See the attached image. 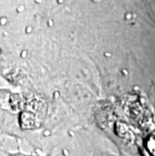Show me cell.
<instances>
[{
	"mask_svg": "<svg viewBox=\"0 0 155 156\" xmlns=\"http://www.w3.org/2000/svg\"><path fill=\"white\" fill-rule=\"evenodd\" d=\"M22 9H23V7H22V6H20V7H18V11H21Z\"/></svg>",
	"mask_w": 155,
	"mask_h": 156,
	"instance_id": "obj_1",
	"label": "cell"
},
{
	"mask_svg": "<svg viewBox=\"0 0 155 156\" xmlns=\"http://www.w3.org/2000/svg\"><path fill=\"white\" fill-rule=\"evenodd\" d=\"M94 1H99V0H94Z\"/></svg>",
	"mask_w": 155,
	"mask_h": 156,
	"instance_id": "obj_4",
	"label": "cell"
},
{
	"mask_svg": "<svg viewBox=\"0 0 155 156\" xmlns=\"http://www.w3.org/2000/svg\"><path fill=\"white\" fill-rule=\"evenodd\" d=\"M62 1H64V0H58V3H62Z\"/></svg>",
	"mask_w": 155,
	"mask_h": 156,
	"instance_id": "obj_2",
	"label": "cell"
},
{
	"mask_svg": "<svg viewBox=\"0 0 155 156\" xmlns=\"http://www.w3.org/2000/svg\"><path fill=\"white\" fill-rule=\"evenodd\" d=\"M36 1H37V3H41V0H36Z\"/></svg>",
	"mask_w": 155,
	"mask_h": 156,
	"instance_id": "obj_3",
	"label": "cell"
}]
</instances>
